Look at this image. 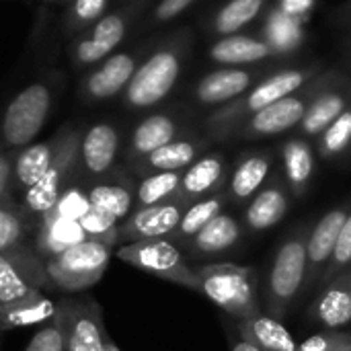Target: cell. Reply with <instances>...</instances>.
I'll use <instances>...</instances> for the list:
<instances>
[{"mask_svg": "<svg viewBox=\"0 0 351 351\" xmlns=\"http://www.w3.org/2000/svg\"><path fill=\"white\" fill-rule=\"evenodd\" d=\"M179 58L173 49L154 51L140 68H136L128 88L125 103L134 109H146L160 103L179 78Z\"/></svg>", "mask_w": 351, "mask_h": 351, "instance_id": "obj_9", "label": "cell"}, {"mask_svg": "<svg viewBox=\"0 0 351 351\" xmlns=\"http://www.w3.org/2000/svg\"><path fill=\"white\" fill-rule=\"evenodd\" d=\"M228 204H230V202H228V193H226V191H220V193H214V195H210V197H204V199L193 202V204L185 210V214H183L179 226L173 230V234H171L167 241H171L175 247H179V249L183 251V249L191 243V239H193L199 230H204V226H208L216 216H220V214L224 212V208H226Z\"/></svg>", "mask_w": 351, "mask_h": 351, "instance_id": "obj_26", "label": "cell"}, {"mask_svg": "<svg viewBox=\"0 0 351 351\" xmlns=\"http://www.w3.org/2000/svg\"><path fill=\"white\" fill-rule=\"evenodd\" d=\"M199 146L191 140H173L165 144L162 148L154 150L152 154L140 158L134 162V171L140 177L152 175V173H169V171H185L197 160Z\"/></svg>", "mask_w": 351, "mask_h": 351, "instance_id": "obj_27", "label": "cell"}, {"mask_svg": "<svg viewBox=\"0 0 351 351\" xmlns=\"http://www.w3.org/2000/svg\"><path fill=\"white\" fill-rule=\"evenodd\" d=\"M239 335L257 346L261 351H296L298 343L292 333L282 325V321L269 317L265 311L239 321Z\"/></svg>", "mask_w": 351, "mask_h": 351, "instance_id": "obj_24", "label": "cell"}, {"mask_svg": "<svg viewBox=\"0 0 351 351\" xmlns=\"http://www.w3.org/2000/svg\"><path fill=\"white\" fill-rule=\"evenodd\" d=\"M107 6V0H74L72 2V23L86 25L97 23L103 16V10Z\"/></svg>", "mask_w": 351, "mask_h": 351, "instance_id": "obj_44", "label": "cell"}, {"mask_svg": "<svg viewBox=\"0 0 351 351\" xmlns=\"http://www.w3.org/2000/svg\"><path fill=\"white\" fill-rule=\"evenodd\" d=\"M136 72V60L130 53H111L84 80V95L90 101H105L128 88Z\"/></svg>", "mask_w": 351, "mask_h": 351, "instance_id": "obj_19", "label": "cell"}, {"mask_svg": "<svg viewBox=\"0 0 351 351\" xmlns=\"http://www.w3.org/2000/svg\"><path fill=\"white\" fill-rule=\"evenodd\" d=\"M136 187L138 185H134L125 173L111 171L109 175L88 183V202L93 208L103 210L121 222L136 208Z\"/></svg>", "mask_w": 351, "mask_h": 351, "instance_id": "obj_17", "label": "cell"}, {"mask_svg": "<svg viewBox=\"0 0 351 351\" xmlns=\"http://www.w3.org/2000/svg\"><path fill=\"white\" fill-rule=\"evenodd\" d=\"M245 237V224L232 214L222 212L204 230H199L185 247L191 259H212L232 251Z\"/></svg>", "mask_w": 351, "mask_h": 351, "instance_id": "obj_16", "label": "cell"}, {"mask_svg": "<svg viewBox=\"0 0 351 351\" xmlns=\"http://www.w3.org/2000/svg\"><path fill=\"white\" fill-rule=\"evenodd\" d=\"M56 313L64 325V351H105L109 337L101 304L90 296L56 300Z\"/></svg>", "mask_w": 351, "mask_h": 351, "instance_id": "obj_7", "label": "cell"}, {"mask_svg": "<svg viewBox=\"0 0 351 351\" xmlns=\"http://www.w3.org/2000/svg\"><path fill=\"white\" fill-rule=\"evenodd\" d=\"M191 204L175 197L171 202L136 208L125 220L119 222V243H140V241H154V239H169L173 230L179 226L185 210Z\"/></svg>", "mask_w": 351, "mask_h": 351, "instance_id": "obj_10", "label": "cell"}, {"mask_svg": "<svg viewBox=\"0 0 351 351\" xmlns=\"http://www.w3.org/2000/svg\"><path fill=\"white\" fill-rule=\"evenodd\" d=\"M0 337H2V331H0Z\"/></svg>", "mask_w": 351, "mask_h": 351, "instance_id": "obj_51", "label": "cell"}, {"mask_svg": "<svg viewBox=\"0 0 351 351\" xmlns=\"http://www.w3.org/2000/svg\"><path fill=\"white\" fill-rule=\"evenodd\" d=\"M175 136H177V121L173 117L156 113L142 119L132 132L130 146H128V160L132 165L138 162L140 158L152 154L165 144L177 140Z\"/></svg>", "mask_w": 351, "mask_h": 351, "instance_id": "obj_23", "label": "cell"}, {"mask_svg": "<svg viewBox=\"0 0 351 351\" xmlns=\"http://www.w3.org/2000/svg\"><path fill=\"white\" fill-rule=\"evenodd\" d=\"M351 204L337 206L323 214L308 230V241H306V290H313L321 284V278L333 257L335 243L339 239L341 226L350 214Z\"/></svg>", "mask_w": 351, "mask_h": 351, "instance_id": "obj_11", "label": "cell"}, {"mask_svg": "<svg viewBox=\"0 0 351 351\" xmlns=\"http://www.w3.org/2000/svg\"><path fill=\"white\" fill-rule=\"evenodd\" d=\"M296 351H351V331H323L302 343Z\"/></svg>", "mask_w": 351, "mask_h": 351, "instance_id": "obj_43", "label": "cell"}, {"mask_svg": "<svg viewBox=\"0 0 351 351\" xmlns=\"http://www.w3.org/2000/svg\"><path fill=\"white\" fill-rule=\"evenodd\" d=\"M56 315V302L49 300L43 290H31L27 296L0 306V331L47 323Z\"/></svg>", "mask_w": 351, "mask_h": 351, "instance_id": "obj_25", "label": "cell"}, {"mask_svg": "<svg viewBox=\"0 0 351 351\" xmlns=\"http://www.w3.org/2000/svg\"><path fill=\"white\" fill-rule=\"evenodd\" d=\"M66 128H68V123L64 128H60L49 140L25 146L19 154H14V162H12V193H14V197L16 195L21 197L45 175V171L53 162V158L64 142Z\"/></svg>", "mask_w": 351, "mask_h": 351, "instance_id": "obj_14", "label": "cell"}, {"mask_svg": "<svg viewBox=\"0 0 351 351\" xmlns=\"http://www.w3.org/2000/svg\"><path fill=\"white\" fill-rule=\"evenodd\" d=\"M12 162H14L12 154L0 152V204L6 206H16L12 193Z\"/></svg>", "mask_w": 351, "mask_h": 351, "instance_id": "obj_46", "label": "cell"}, {"mask_svg": "<svg viewBox=\"0 0 351 351\" xmlns=\"http://www.w3.org/2000/svg\"><path fill=\"white\" fill-rule=\"evenodd\" d=\"M212 58L220 64H253L271 53L267 41L247 35H228L212 45Z\"/></svg>", "mask_w": 351, "mask_h": 351, "instance_id": "obj_31", "label": "cell"}, {"mask_svg": "<svg viewBox=\"0 0 351 351\" xmlns=\"http://www.w3.org/2000/svg\"><path fill=\"white\" fill-rule=\"evenodd\" d=\"M111 53L107 49H103L93 37H82L74 43V60L82 66L86 64H97L105 58H109Z\"/></svg>", "mask_w": 351, "mask_h": 351, "instance_id": "obj_45", "label": "cell"}, {"mask_svg": "<svg viewBox=\"0 0 351 351\" xmlns=\"http://www.w3.org/2000/svg\"><path fill=\"white\" fill-rule=\"evenodd\" d=\"M315 0H282V10L290 16H300L304 14Z\"/></svg>", "mask_w": 351, "mask_h": 351, "instance_id": "obj_48", "label": "cell"}, {"mask_svg": "<svg viewBox=\"0 0 351 351\" xmlns=\"http://www.w3.org/2000/svg\"><path fill=\"white\" fill-rule=\"evenodd\" d=\"M43 288H49L45 259L35 251L33 241L0 251V306Z\"/></svg>", "mask_w": 351, "mask_h": 351, "instance_id": "obj_8", "label": "cell"}, {"mask_svg": "<svg viewBox=\"0 0 351 351\" xmlns=\"http://www.w3.org/2000/svg\"><path fill=\"white\" fill-rule=\"evenodd\" d=\"M51 109V90L45 82L25 86L8 103L2 115L0 134L8 148L29 146L47 121Z\"/></svg>", "mask_w": 351, "mask_h": 351, "instance_id": "obj_6", "label": "cell"}, {"mask_svg": "<svg viewBox=\"0 0 351 351\" xmlns=\"http://www.w3.org/2000/svg\"><path fill=\"white\" fill-rule=\"evenodd\" d=\"M304 113H306L304 101L290 95V97L276 101L269 107L253 113V117L249 119V123L245 128V136L263 138V136L284 134V132L292 130L294 125H298L302 121Z\"/></svg>", "mask_w": 351, "mask_h": 351, "instance_id": "obj_20", "label": "cell"}, {"mask_svg": "<svg viewBox=\"0 0 351 351\" xmlns=\"http://www.w3.org/2000/svg\"><path fill=\"white\" fill-rule=\"evenodd\" d=\"M348 267H351V208L343 226H341V232H339V239L335 243V251H333V257L321 278V284L319 288H323L325 284H329L335 276L343 274Z\"/></svg>", "mask_w": 351, "mask_h": 351, "instance_id": "obj_40", "label": "cell"}, {"mask_svg": "<svg viewBox=\"0 0 351 351\" xmlns=\"http://www.w3.org/2000/svg\"><path fill=\"white\" fill-rule=\"evenodd\" d=\"M195 0H160V4L156 6V19L158 21H171L175 16H179L187 6H191Z\"/></svg>", "mask_w": 351, "mask_h": 351, "instance_id": "obj_47", "label": "cell"}, {"mask_svg": "<svg viewBox=\"0 0 351 351\" xmlns=\"http://www.w3.org/2000/svg\"><path fill=\"white\" fill-rule=\"evenodd\" d=\"M351 144V109H346L323 134H321V154L325 158L346 152Z\"/></svg>", "mask_w": 351, "mask_h": 351, "instance_id": "obj_39", "label": "cell"}, {"mask_svg": "<svg viewBox=\"0 0 351 351\" xmlns=\"http://www.w3.org/2000/svg\"><path fill=\"white\" fill-rule=\"evenodd\" d=\"M304 72L300 70H284L271 78H267L265 82L257 84L251 95L247 97V111L257 113L265 107H269L276 101H282L286 97H290L294 90H298L304 84Z\"/></svg>", "mask_w": 351, "mask_h": 351, "instance_id": "obj_30", "label": "cell"}, {"mask_svg": "<svg viewBox=\"0 0 351 351\" xmlns=\"http://www.w3.org/2000/svg\"><path fill=\"white\" fill-rule=\"evenodd\" d=\"M80 138L82 132L76 125L68 123L64 142L53 162L49 165L45 175L19 197L16 206L35 224H39V220L53 208V204L72 183L80 181Z\"/></svg>", "mask_w": 351, "mask_h": 351, "instance_id": "obj_3", "label": "cell"}, {"mask_svg": "<svg viewBox=\"0 0 351 351\" xmlns=\"http://www.w3.org/2000/svg\"><path fill=\"white\" fill-rule=\"evenodd\" d=\"M306 315L327 331H337L351 323V267L321 288Z\"/></svg>", "mask_w": 351, "mask_h": 351, "instance_id": "obj_13", "label": "cell"}, {"mask_svg": "<svg viewBox=\"0 0 351 351\" xmlns=\"http://www.w3.org/2000/svg\"><path fill=\"white\" fill-rule=\"evenodd\" d=\"M284 175L294 197H302L315 175V154L311 146L302 140H290L282 148Z\"/></svg>", "mask_w": 351, "mask_h": 351, "instance_id": "obj_28", "label": "cell"}, {"mask_svg": "<svg viewBox=\"0 0 351 351\" xmlns=\"http://www.w3.org/2000/svg\"><path fill=\"white\" fill-rule=\"evenodd\" d=\"M343 111H346V99L341 95L329 93L319 97L311 107H306V113L300 121L304 134L308 136L323 134Z\"/></svg>", "mask_w": 351, "mask_h": 351, "instance_id": "obj_34", "label": "cell"}, {"mask_svg": "<svg viewBox=\"0 0 351 351\" xmlns=\"http://www.w3.org/2000/svg\"><path fill=\"white\" fill-rule=\"evenodd\" d=\"M224 183H226L224 158L218 154H208L197 158L191 167L183 171L177 197L187 204H193L197 199L220 193Z\"/></svg>", "mask_w": 351, "mask_h": 351, "instance_id": "obj_18", "label": "cell"}, {"mask_svg": "<svg viewBox=\"0 0 351 351\" xmlns=\"http://www.w3.org/2000/svg\"><path fill=\"white\" fill-rule=\"evenodd\" d=\"M105 351H121L119 348H117V343L113 341V337H111V335H109V337H107V341H105Z\"/></svg>", "mask_w": 351, "mask_h": 351, "instance_id": "obj_50", "label": "cell"}, {"mask_svg": "<svg viewBox=\"0 0 351 351\" xmlns=\"http://www.w3.org/2000/svg\"><path fill=\"white\" fill-rule=\"evenodd\" d=\"M78 222L86 234V241H97V243H103L111 249L115 245H119V220H115L107 212L90 206L88 212Z\"/></svg>", "mask_w": 351, "mask_h": 351, "instance_id": "obj_36", "label": "cell"}, {"mask_svg": "<svg viewBox=\"0 0 351 351\" xmlns=\"http://www.w3.org/2000/svg\"><path fill=\"white\" fill-rule=\"evenodd\" d=\"M251 84V74L239 68H224L204 76L197 84V99L202 103H224L243 95Z\"/></svg>", "mask_w": 351, "mask_h": 351, "instance_id": "obj_29", "label": "cell"}, {"mask_svg": "<svg viewBox=\"0 0 351 351\" xmlns=\"http://www.w3.org/2000/svg\"><path fill=\"white\" fill-rule=\"evenodd\" d=\"M90 208L88 202V185L82 181L72 183L60 199L53 204V208L43 218H64V220H80Z\"/></svg>", "mask_w": 351, "mask_h": 351, "instance_id": "obj_38", "label": "cell"}, {"mask_svg": "<svg viewBox=\"0 0 351 351\" xmlns=\"http://www.w3.org/2000/svg\"><path fill=\"white\" fill-rule=\"evenodd\" d=\"M292 206V191L282 181L267 183L245 208L243 224L249 232H265L278 226Z\"/></svg>", "mask_w": 351, "mask_h": 351, "instance_id": "obj_15", "label": "cell"}, {"mask_svg": "<svg viewBox=\"0 0 351 351\" xmlns=\"http://www.w3.org/2000/svg\"><path fill=\"white\" fill-rule=\"evenodd\" d=\"M25 351H64V325L58 313L31 337Z\"/></svg>", "mask_w": 351, "mask_h": 351, "instance_id": "obj_42", "label": "cell"}, {"mask_svg": "<svg viewBox=\"0 0 351 351\" xmlns=\"http://www.w3.org/2000/svg\"><path fill=\"white\" fill-rule=\"evenodd\" d=\"M271 171V156L265 152H251L243 156L228 181V202L234 206L249 204L265 185Z\"/></svg>", "mask_w": 351, "mask_h": 351, "instance_id": "obj_21", "label": "cell"}, {"mask_svg": "<svg viewBox=\"0 0 351 351\" xmlns=\"http://www.w3.org/2000/svg\"><path fill=\"white\" fill-rule=\"evenodd\" d=\"M119 130L109 121H97L80 138V181L93 183L109 175L119 154Z\"/></svg>", "mask_w": 351, "mask_h": 351, "instance_id": "obj_12", "label": "cell"}, {"mask_svg": "<svg viewBox=\"0 0 351 351\" xmlns=\"http://www.w3.org/2000/svg\"><path fill=\"white\" fill-rule=\"evenodd\" d=\"M82 241H86V234L78 220L41 218L33 237V247L47 261Z\"/></svg>", "mask_w": 351, "mask_h": 351, "instance_id": "obj_22", "label": "cell"}, {"mask_svg": "<svg viewBox=\"0 0 351 351\" xmlns=\"http://www.w3.org/2000/svg\"><path fill=\"white\" fill-rule=\"evenodd\" d=\"M111 255L113 249L97 241H82L74 245L72 249L45 261L49 288L62 292H82L97 286L109 267Z\"/></svg>", "mask_w": 351, "mask_h": 351, "instance_id": "obj_4", "label": "cell"}, {"mask_svg": "<svg viewBox=\"0 0 351 351\" xmlns=\"http://www.w3.org/2000/svg\"><path fill=\"white\" fill-rule=\"evenodd\" d=\"M115 255L123 263L144 274H150L154 278H160L165 282H171V284H177L181 288L202 294L199 280L193 267L187 263L183 251L167 239L128 243V245H121L115 251Z\"/></svg>", "mask_w": 351, "mask_h": 351, "instance_id": "obj_5", "label": "cell"}, {"mask_svg": "<svg viewBox=\"0 0 351 351\" xmlns=\"http://www.w3.org/2000/svg\"><path fill=\"white\" fill-rule=\"evenodd\" d=\"M263 8V0H230L216 14V31L222 35H234L239 29L249 25Z\"/></svg>", "mask_w": 351, "mask_h": 351, "instance_id": "obj_35", "label": "cell"}, {"mask_svg": "<svg viewBox=\"0 0 351 351\" xmlns=\"http://www.w3.org/2000/svg\"><path fill=\"white\" fill-rule=\"evenodd\" d=\"M230 351H261L257 346H253L251 341H247L245 337H241L239 335V339H234L232 343H230Z\"/></svg>", "mask_w": 351, "mask_h": 351, "instance_id": "obj_49", "label": "cell"}, {"mask_svg": "<svg viewBox=\"0 0 351 351\" xmlns=\"http://www.w3.org/2000/svg\"><path fill=\"white\" fill-rule=\"evenodd\" d=\"M308 224L296 226L278 247L265 282L263 311L282 321L290 315L306 286V241Z\"/></svg>", "mask_w": 351, "mask_h": 351, "instance_id": "obj_1", "label": "cell"}, {"mask_svg": "<svg viewBox=\"0 0 351 351\" xmlns=\"http://www.w3.org/2000/svg\"><path fill=\"white\" fill-rule=\"evenodd\" d=\"M265 35H267V45L271 49H294L300 43V23L298 16H290L284 10L274 12L267 21L265 27Z\"/></svg>", "mask_w": 351, "mask_h": 351, "instance_id": "obj_37", "label": "cell"}, {"mask_svg": "<svg viewBox=\"0 0 351 351\" xmlns=\"http://www.w3.org/2000/svg\"><path fill=\"white\" fill-rule=\"evenodd\" d=\"M88 37H93L103 49L113 53V49L125 37V21H123V16H119V14H105V16H101L93 25Z\"/></svg>", "mask_w": 351, "mask_h": 351, "instance_id": "obj_41", "label": "cell"}, {"mask_svg": "<svg viewBox=\"0 0 351 351\" xmlns=\"http://www.w3.org/2000/svg\"><path fill=\"white\" fill-rule=\"evenodd\" d=\"M37 224L19 206L0 204V251H8L33 241Z\"/></svg>", "mask_w": 351, "mask_h": 351, "instance_id": "obj_33", "label": "cell"}, {"mask_svg": "<svg viewBox=\"0 0 351 351\" xmlns=\"http://www.w3.org/2000/svg\"><path fill=\"white\" fill-rule=\"evenodd\" d=\"M181 177H183V171L152 173V175L142 177V181L136 187V208L158 206V204L175 199L179 193Z\"/></svg>", "mask_w": 351, "mask_h": 351, "instance_id": "obj_32", "label": "cell"}, {"mask_svg": "<svg viewBox=\"0 0 351 351\" xmlns=\"http://www.w3.org/2000/svg\"><path fill=\"white\" fill-rule=\"evenodd\" d=\"M202 294L232 319L245 321L263 311L255 267L237 263H208L193 267Z\"/></svg>", "mask_w": 351, "mask_h": 351, "instance_id": "obj_2", "label": "cell"}]
</instances>
